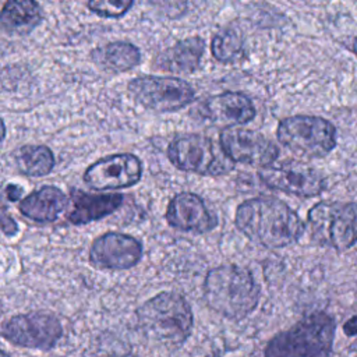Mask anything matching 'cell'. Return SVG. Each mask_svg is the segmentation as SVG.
I'll return each mask as SVG.
<instances>
[{
  "mask_svg": "<svg viewBox=\"0 0 357 357\" xmlns=\"http://www.w3.org/2000/svg\"><path fill=\"white\" fill-rule=\"evenodd\" d=\"M236 226L251 241L266 248L296 243L304 233L301 218L283 201L258 197L244 201L236 211Z\"/></svg>",
  "mask_w": 357,
  "mask_h": 357,
  "instance_id": "1",
  "label": "cell"
},
{
  "mask_svg": "<svg viewBox=\"0 0 357 357\" xmlns=\"http://www.w3.org/2000/svg\"><path fill=\"white\" fill-rule=\"evenodd\" d=\"M204 296L208 305L218 314L241 319L255 310L259 301V286L248 269L227 264L206 273Z\"/></svg>",
  "mask_w": 357,
  "mask_h": 357,
  "instance_id": "2",
  "label": "cell"
},
{
  "mask_svg": "<svg viewBox=\"0 0 357 357\" xmlns=\"http://www.w3.org/2000/svg\"><path fill=\"white\" fill-rule=\"evenodd\" d=\"M141 331L166 347H178L190 336L194 318L188 301L178 293L163 291L137 310Z\"/></svg>",
  "mask_w": 357,
  "mask_h": 357,
  "instance_id": "3",
  "label": "cell"
},
{
  "mask_svg": "<svg viewBox=\"0 0 357 357\" xmlns=\"http://www.w3.org/2000/svg\"><path fill=\"white\" fill-rule=\"evenodd\" d=\"M335 329L331 315L315 311L275 335L265 347V357H329Z\"/></svg>",
  "mask_w": 357,
  "mask_h": 357,
  "instance_id": "4",
  "label": "cell"
},
{
  "mask_svg": "<svg viewBox=\"0 0 357 357\" xmlns=\"http://www.w3.org/2000/svg\"><path fill=\"white\" fill-rule=\"evenodd\" d=\"M311 237L321 245L344 251L357 243V202L322 201L308 212Z\"/></svg>",
  "mask_w": 357,
  "mask_h": 357,
  "instance_id": "5",
  "label": "cell"
},
{
  "mask_svg": "<svg viewBox=\"0 0 357 357\" xmlns=\"http://www.w3.org/2000/svg\"><path fill=\"white\" fill-rule=\"evenodd\" d=\"M282 145L304 158H324L336 145L335 126L318 116H291L283 119L276 131Z\"/></svg>",
  "mask_w": 357,
  "mask_h": 357,
  "instance_id": "6",
  "label": "cell"
},
{
  "mask_svg": "<svg viewBox=\"0 0 357 357\" xmlns=\"http://www.w3.org/2000/svg\"><path fill=\"white\" fill-rule=\"evenodd\" d=\"M167 156L177 169L197 174H225L234 167L220 145L201 134L176 138L167 148Z\"/></svg>",
  "mask_w": 357,
  "mask_h": 357,
  "instance_id": "7",
  "label": "cell"
},
{
  "mask_svg": "<svg viewBox=\"0 0 357 357\" xmlns=\"http://www.w3.org/2000/svg\"><path fill=\"white\" fill-rule=\"evenodd\" d=\"M127 89L139 105L160 113L180 110L195 96L187 81L172 77H137L128 82Z\"/></svg>",
  "mask_w": 357,
  "mask_h": 357,
  "instance_id": "8",
  "label": "cell"
},
{
  "mask_svg": "<svg viewBox=\"0 0 357 357\" xmlns=\"http://www.w3.org/2000/svg\"><path fill=\"white\" fill-rule=\"evenodd\" d=\"M60 321L50 312L32 311L11 317L1 325L0 335L10 343L26 347L50 350L61 337Z\"/></svg>",
  "mask_w": 357,
  "mask_h": 357,
  "instance_id": "9",
  "label": "cell"
},
{
  "mask_svg": "<svg viewBox=\"0 0 357 357\" xmlns=\"http://www.w3.org/2000/svg\"><path fill=\"white\" fill-rule=\"evenodd\" d=\"M219 145L231 162L252 166L265 167L279 156L278 146L266 137L237 126H230L220 131Z\"/></svg>",
  "mask_w": 357,
  "mask_h": 357,
  "instance_id": "10",
  "label": "cell"
},
{
  "mask_svg": "<svg viewBox=\"0 0 357 357\" xmlns=\"http://www.w3.org/2000/svg\"><path fill=\"white\" fill-rule=\"evenodd\" d=\"M142 174L141 160L132 153H116L92 163L84 181L95 190H117L137 184Z\"/></svg>",
  "mask_w": 357,
  "mask_h": 357,
  "instance_id": "11",
  "label": "cell"
},
{
  "mask_svg": "<svg viewBox=\"0 0 357 357\" xmlns=\"http://www.w3.org/2000/svg\"><path fill=\"white\" fill-rule=\"evenodd\" d=\"M259 178L268 187L291 195L315 197L325 190V180L317 170L293 162L271 163L259 170Z\"/></svg>",
  "mask_w": 357,
  "mask_h": 357,
  "instance_id": "12",
  "label": "cell"
},
{
  "mask_svg": "<svg viewBox=\"0 0 357 357\" xmlns=\"http://www.w3.org/2000/svg\"><path fill=\"white\" fill-rule=\"evenodd\" d=\"M142 257V245L132 236L106 233L98 237L89 250V261L100 269H128Z\"/></svg>",
  "mask_w": 357,
  "mask_h": 357,
  "instance_id": "13",
  "label": "cell"
},
{
  "mask_svg": "<svg viewBox=\"0 0 357 357\" xmlns=\"http://www.w3.org/2000/svg\"><path fill=\"white\" fill-rule=\"evenodd\" d=\"M166 219L170 226L194 233L209 231L218 223L202 198L192 192L177 194L167 206Z\"/></svg>",
  "mask_w": 357,
  "mask_h": 357,
  "instance_id": "14",
  "label": "cell"
},
{
  "mask_svg": "<svg viewBox=\"0 0 357 357\" xmlns=\"http://www.w3.org/2000/svg\"><path fill=\"white\" fill-rule=\"evenodd\" d=\"M202 114L215 124L238 126L255 117L252 100L240 92H223L208 98L202 105Z\"/></svg>",
  "mask_w": 357,
  "mask_h": 357,
  "instance_id": "15",
  "label": "cell"
},
{
  "mask_svg": "<svg viewBox=\"0 0 357 357\" xmlns=\"http://www.w3.org/2000/svg\"><path fill=\"white\" fill-rule=\"evenodd\" d=\"M73 208L68 220L74 225H85L114 212L123 202L121 194H88L71 190Z\"/></svg>",
  "mask_w": 357,
  "mask_h": 357,
  "instance_id": "16",
  "label": "cell"
},
{
  "mask_svg": "<svg viewBox=\"0 0 357 357\" xmlns=\"http://www.w3.org/2000/svg\"><path fill=\"white\" fill-rule=\"evenodd\" d=\"M66 194L54 187L45 185L20 201V212L36 222H53L66 209Z\"/></svg>",
  "mask_w": 357,
  "mask_h": 357,
  "instance_id": "17",
  "label": "cell"
},
{
  "mask_svg": "<svg viewBox=\"0 0 357 357\" xmlns=\"http://www.w3.org/2000/svg\"><path fill=\"white\" fill-rule=\"evenodd\" d=\"M43 18L36 0H7L0 11V28L10 35H28Z\"/></svg>",
  "mask_w": 357,
  "mask_h": 357,
  "instance_id": "18",
  "label": "cell"
},
{
  "mask_svg": "<svg viewBox=\"0 0 357 357\" xmlns=\"http://www.w3.org/2000/svg\"><path fill=\"white\" fill-rule=\"evenodd\" d=\"M204 50V39L199 36H191L166 49L159 56L158 64L162 70L166 71H172L176 74H188L199 66Z\"/></svg>",
  "mask_w": 357,
  "mask_h": 357,
  "instance_id": "19",
  "label": "cell"
},
{
  "mask_svg": "<svg viewBox=\"0 0 357 357\" xmlns=\"http://www.w3.org/2000/svg\"><path fill=\"white\" fill-rule=\"evenodd\" d=\"M91 57L96 66L109 73H124L141 61L137 46L128 42H112L92 50Z\"/></svg>",
  "mask_w": 357,
  "mask_h": 357,
  "instance_id": "20",
  "label": "cell"
},
{
  "mask_svg": "<svg viewBox=\"0 0 357 357\" xmlns=\"http://www.w3.org/2000/svg\"><path fill=\"white\" fill-rule=\"evenodd\" d=\"M15 165L22 174L40 177L54 167V155L45 145H24L15 152Z\"/></svg>",
  "mask_w": 357,
  "mask_h": 357,
  "instance_id": "21",
  "label": "cell"
},
{
  "mask_svg": "<svg viewBox=\"0 0 357 357\" xmlns=\"http://www.w3.org/2000/svg\"><path fill=\"white\" fill-rule=\"evenodd\" d=\"M212 56L220 63H234L244 56V40L238 31L226 28L216 33L211 43Z\"/></svg>",
  "mask_w": 357,
  "mask_h": 357,
  "instance_id": "22",
  "label": "cell"
},
{
  "mask_svg": "<svg viewBox=\"0 0 357 357\" xmlns=\"http://www.w3.org/2000/svg\"><path fill=\"white\" fill-rule=\"evenodd\" d=\"M134 0H89L88 8L103 18H117L124 15Z\"/></svg>",
  "mask_w": 357,
  "mask_h": 357,
  "instance_id": "23",
  "label": "cell"
},
{
  "mask_svg": "<svg viewBox=\"0 0 357 357\" xmlns=\"http://www.w3.org/2000/svg\"><path fill=\"white\" fill-rule=\"evenodd\" d=\"M0 230L7 236H14L18 231V226L13 216L6 211L3 205H0Z\"/></svg>",
  "mask_w": 357,
  "mask_h": 357,
  "instance_id": "24",
  "label": "cell"
},
{
  "mask_svg": "<svg viewBox=\"0 0 357 357\" xmlns=\"http://www.w3.org/2000/svg\"><path fill=\"white\" fill-rule=\"evenodd\" d=\"M344 331H346L347 335H356L357 333V317H354L353 319H350L344 325Z\"/></svg>",
  "mask_w": 357,
  "mask_h": 357,
  "instance_id": "25",
  "label": "cell"
},
{
  "mask_svg": "<svg viewBox=\"0 0 357 357\" xmlns=\"http://www.w3.org/2000/svg\"><path fill=\"white\" fill-rule=\"evenodd\" d=\"M4 135H6V126H4V121L0 119V142L4 139Z\"/></svg>",
  "mask_w": 357,
  "mask_h": 357,
  "instance_id": "26",
  "label": "cell"
},
{
  "mask_svg": "<svg viewBox=\"0 0 357 357\" xmlns=\"http://www.w3.org/2000/svg\"><path fill=\"white\" fill-rule=\"evenodd\" d=\"M351 50H353V53L357 56V38H354V40H353V43H351Z\"/></svg>",
  "mask_w": 357,
  "mask_h": 357,
  "instance_id": "27",
  "label": "cell"
},
{
  "mask_svg": "<svg viewBox=\"0 0 357 357\" xmlns=\"http://www.w3.org/2000/svg\"><path fill=\"white\" fill-rule=\"evenodd\" d=\"M0 357H11V356H10V354H7L4 350H1V349H0Z\"/></svg>",
  "mask_w": 357,
  "mask_h": 357,
  "instance_id": "28",
  "label": "cell"
},
{
  "mask_svg": "<svg viewBox=\"0 0 357 357\" xmlns=\"http://www.w3.org/2000/svg\"><path fill=\"white\" fill-rule=\"evenodd\" d=\"M119 357H137V356H132V354H124V356H119Z\"/></svg>",
  "mask_w": 357,
  "mask_h": 357,
  "instance_id": "29",
  "label": "cell"
},
{
  "mask_svg": "<svg viewBox=\"0 0 357 357\" xmlns=\"http://www.w3.org/2000/svg\"><path fill=\"white\" fill-rule=\"evenodd\" d=\"M350 1H351V3H354V4L357 6V0H350Z\"/></svg>",
  "mask_w": 357,
  "mask_h": 357,
  "instance_id": "30",
  "label": "cell"
},
{
  "mask_svg": "<svg viewBox=\"0 0 357 357\" xmlns=\"http://www.w3.org/2000/svg\"><path fill=\"white\" fill-rule=\"evenodd\" d=\"M211 357H216V356H211Z\"/></svg>",
  "mask_w": 357,
  "mask_h": 357,
  "instance_id": "31",
  "label": "cell"
}]
</instances>
